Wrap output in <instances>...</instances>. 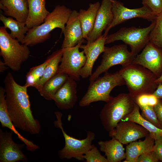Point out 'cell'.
I'll use <instances>...</instances> for the list:
<instances>
[{
	"label": "cell",
	"instance_id": "1",
	"mask_svg": "<svg viewBox=\"0 0 162 162\" xmlns=\"http://www.w3.org/2000/svg\"><path fill=\"white\" fill-rule=\"evenodd\" d=\"M4 82L8 110L14 126L31 134H39L41 126L33 115L28 87L17 83L10 73L6 76Z\"/></svg>",
	"mask_w": 162,
	"mask_h": 162
},
{
	"label": "cell",
	"instance_id": "2",
	"mask_svg": "<svg viewBox=\"0 0 162 162\" xmlns=\"http://www.w3.org/2000/svg\"><path fill=\"white\" fill-rule=\"evenodd\" d=\"M72 11L63 5L56 6L43 23L29 29L21 44L32 46L43 43L50 38L51 32L56 28L61 29L63 33Z\"/></svg>",
	"mask_w": 162,
	"mask_h": 162
},
{
	"label": "cell",
	"instance_id": "3",
	"mask_svg": "<svg viewBox=\"0 0 162 162\" xmlns=\"http://www.w3.org/2000/svg\"><path fill=\"white\" fill-rule=\"evenodd\" d=\"M118 72L133 98L142 94H153L158 86L155 82L157 77L140 65L131 63L122 67Z\"/></svg>",
	"mask_w": 162,
	"mask_h": 162
},
{
	"label": "cell",
	"instance_id": "4",
	"mask_svg": "<svg viewBox=\"0 0 162 162\" xmlns=\"http://www.w3.org/2000/svg\"><path fill=\"white\" fill-rule=\"evenodd\" d=\"M124 85L125 81L118 71L113 73L106 72L103 76L90 82L87 92L79 102V106H87L100 101L107 103L112 97L110 95L112 89Z\"/></svg>",
	"mask_w": 162,
	"mask_h": 162
},
{
	"label": "cell",
	"instance_id": "5",
	"mask_svg": "<svg viewBox=\"0 0 162 162\" xmlns=\"http://www.w3.org/2000/svg\"><path fill=\"white\" fill-rule=\"evenodd\" d=\"M135 104L133 97L129 93L112 97L100 112V119L105 130L109 132L113 130L123 118L133 111Z\"/></svg>",
	"mask_w": 162,
	"mask_h": 162
},
{
	"label": "cell",
	"instance_id": "6",
	"mask_svg": "<svg viewBox=\"0 0 162 162\" xmlns=\"http://www.w3.org/2000/svg\"><path fill=\"white\" fill-rule=\"evenodd\" d=\"M11 37L4 26L0 27V55L6 65L14 71H19L22 63L28 58V46Z\"/></svg>",
	"mask_w": 162,
	"mask_h": 162
},
{
	"label": "cell",
	"instance_id": "7",
	"mask_svg": "<svg viewBox=\"0 0 162 162\" xmlns=\"http://www.w3.org/2000/svg\"><path fill=\"white\" fill-rule=\"evenodd\" d=\"M55 114L56 119L54 122V125L61 130L65 142L64 147L58 151L59 158L62 159H69L74 158L79 160H83V155L92 146V142L95 138V134L91 131H88L86 137L82 140L77 139L70 136L66 133L63 128L62 113L59 111H56Z\"/></svg>",
	"mask_w": 162,
	"mask_h": 162
},
{
	"label": "cell",
	"instance_id": "8",
	"mask_svg": "<svg viewBox=\"0 0 162 162\" xmlns=\"http://www.w3.org/2000/svg\"><path fill=\"white\" fill-rule=\"evenodd\" d=\"M155 24V21L145 28H122L116 32L106 36L105 44L117 40H122L128 45L130 51L136 55L149 41V35Z\"/></svg>",
	"mask_w": 162,
	"mask_h": 162
},
{
	"label": "cell",
	"instance_id": "9",
	"mask_svg": "<svg viewBox=\"0 0 162 162\" xmlns=\"http://www.w3.org/2000/svg\"><path fill=\"white\" fill-rule=\"evenodd\" d=\"M136 56L128 50L126 44L105 46L101 63L90 76V82L94 80L114 65H121L122 67L131 64Z\"/></svg>",
	"mask_w": 162,
	"mask_h": 162
},
{
	"label": "cell",
	"instance_id": "10",
	"mask_svg": "<svg viewBox=\"0 0 162 162\" xmlns=\"http://www.w3.org/2000/svg\"><path fill=\"white\" fill-rule=\"evenodd\" d=\"M82 43L73 47L63 49V54L56 73H64L76 81H79L81 70L86 62L83 50L79 48Z\"/></svg>",
	"mask_w": 162,
	"mask_h": 162
},
{
	"label": "cell",
	"instance_id": "11",
	"mask_svg": "<svg viewBox=\"0 0 162 162\" xmlns=\"http://www.w3.org/2000/svg\"><path fill=\"white\" fill-rule=\"evenodd\" d=\"M112 10L113 19L110 25L105 30L104 35L106 37L111 28L128 20L139 18L152 22L155 21L157 17L146 6L143 5L137 8L130 9L125 7L122 3L116 0H112Z\"/></svg>",
	"mask_w": 162,
	"mask_h": 162
},
{
	"label": "cell",
	"instance_id": "12",
	"mask_svg": "<svg viewBox=\"0 0 162 162\" xmlns=\"http://www.w3.org/2000/svg\"><path fill=\"white\" fill-rule=\"evenodd\" d=\"M132 63L146 68L158 78L162 74V49L149 41Z\"/></svg>",
	"mask_w": 162,
	"mask_h": 162
},
{
	"label": "cell",
	"instance_id": "13",
	"mask_svg": "<svg viewBox=\"0 0 162 162\" xmlns=\"http://www.w3.org/2000/svg\"><path fill=\"white\" fill-rule=\"evenodd\" d=\"M13 133L0 129V162H27L22 150L25 145L15 143L12 138Z\"/></svg>",
	"mask_w": 162,
	"mask_h": 162
},
{
	"label": "cell",
	"instance_id": "14",
	"mask_svg": "<svg viewBox=\"0 0 162 162\" xmlns=\"http://www.w3.org/2000/svg\"><path fill=\"white\" fill-rule=\"evenodd\" d=\"M109 134L110 137L116 138L122 144H126L145 138L149 133L144 127L134 122L121 120L113 130L109 132Z\"/></svg>",
	"mask_w": 162,
	"mask_h": 162
},
{
	"label": "cell",
	"instance_id": "15",
	"mask_svg": "<svg viewBox=\"0 0 162 162\" xmlns=\"http://www.w3.org/2000/svg\"><path fill=\"white\" fill-rule=\"evenodd\" d=\"M112 3V0H102L94 27L86 39L87 43L94 42L101 36L103 31L111 23L113 19Z\"/></svg>",
	"mask_w": 162,
	"mask_h": 162
},
{
	"label": "cell",
	"instance_id": "16",
	"mask_svg": "<svg viewBox=\"0 0 162 162\" xmlns=\"http://www.w3.org/2000/svg\"><path fill=\"white\" fill-rule=\"evenodd\" d=\"M106 38L103 34L94 42L80 46V48L83 49L86 57L85 64L80 73V76L82 78H86L92 75L95 62L105 50Z\"/></svg>",
	"mask_w": 162,
	"mask_h": 162
},
{
	"label": "cell",
	"instance_id": "17",
	"mask_svg": "<svg viewBox=\"0 0 162 162\" xmlns=\"http://www.w3.org/2000/svg\"><path fill=\"white\" fill-rule=\"evenodd\" d=\"M63 33L64 37L61 48L73 47L84 41L78 12L77 10L72 11Z\"/></svg>",
	"mask_w": 162,
	"mask_h": 162
},
{
	"label": "cell",
	"instance_id": "18",
	"mask_svg": "<svg viewBox=\"0 0 162 162\" xmlns=\"http://www.w3.org/2000/svg\"><path fill=\"white\" fill-rule=\"evenodd\" d=\"M77 86L76 81L68 76L53 98L59 109L68 110L74 106L77 100Z\"/></svg>",
	"mask_w": 162,
	"mask_h": 162
},
{
	"label": "cell",
	"instance_id": "19",
	"mask_svg": "<svg viewBox=\"0 0 162 162\" xmlns=\"http://www.w3.org/2000/svg\"><path fill=\"white\" fill-rule=\"evenodd\" d=\"M0 122L2 128H7L17 136L18 139L26 146L27 150L34 152L39 147L32 142L22 136L16 130L10 117L5 100V91L4 88L0 87Z\"/></svg>",
	"mask_w": 162,
	"mask_h": 162
},
{
	"label": "cell",
	"instance_id": "20",
	"mask_svg": "<svg viewBox=\"0 0 162 162\" xmlns=\"http://www.w3.org/2000/svg\"><path fill=\"white\" fill-rule=\"evenodd\" d=\"M0 8L4 15L14 18L20 22H26L28 14L27 0H1Z\"/></svg>",
	"mask_w": 162,
	"mask_h": 162
},
{
	"label": "cell",
	"instance_id": "21",
	"mask_svg": "<svg viewBox=\"0 0 162 162\" xmlns=\"http://www.w3.org/2000/svg\"><path fill=\"white\" fill-rule=\"evenodd\" d=\"M28 14L25 23L29 29L43 23L50 13L45 7L46 0H27Z\"/></svg>",
	"mask_w": 162,
	"mask_h": 162
},
{
	"label": "cell",
	"instance_id": "22",
	"mask_svg": "<svg viewBox=\"0 0 162 162\" xmlns=\"http://www.w3.org/2000/svg\"><path fill=\"white\" fill-rule=\"evenodd\" d=\"M154 139L150 134L143 141L130 142L126 148V158L124 162H136L142 154L153 150Z\"/></svg>",
	"mask_w": 162,
	"mask_h": 162
},
{
	"label": "cell",
	"instance_id": "23",
	"mask_svg": "<svg viewBox=\"0 0 162 162\" xmlns=\"http://www.w3.org/2000/svg\"><path fill=\"white\" fill-rule=\"evenodd\" d=\"M100 150L105 153L108 162H119L126 158L122 144L116 138L98 142Z\"/></svg>",
	"mask_w": 162,
	"mask_h": 162
},
{
	"label": "cell",
	"instance_id": "24",
	"mask_svg": "<svg viewBox=\"0 0 162 162\" xmlns=\"http://www.w3.org/2000/svg\"><path fill=\"white\" fill-rule=\"evenodd\" d=\"M100 4L98 2L89 4L87 10L80 9L78 16L82 27L83 37L86 39L94 27L97 13Z\"/></svg>",
	"mask_w": 162,
	"mask_h": 162
},
{
	"label": "cell",
	"instance_id": "25",
	"mask_svg": "<svg viewBox=\"0 0 162 162\" xmlns=\"http://www.w3.org/2000/svg\"><path fill=\"white\" fill-rule=\"evenodd\" d=\"M68 77L64 73H56L46 82L38 92L46 100H53L54 97Z\"/></svg>",
	"mask_w": 162,
	"mask_h": 162
},
{
	"label": "cell",
	"instance_id": "26",
	"mask_svg": "<svg viewBox=\"0 0 162 162\" xmlns=\"http://www.w3.org/2000/svg\"><path fill=\"white\" fill-rule=\"evenodd\" d=\"M63 51V49L61 48L53 52L49 56L50 60L45 67L42 76L34 86L38 91L46 82L57 73Z\"/></svg>",
	"mask_w": 162,
	"mask_h": 162
},
{
	"label": "cell",
	"instance_id": "27",
	"mask_svg": "<svg viewBox=\"0 0 162 162\" xmlns=\"http://www.w3.org/2000/svg\"><path fill=\"white\" fill-rule=\"evenodd\" d=\"M140 108L135 103L133 111L122 120L134 122L141 125L148 130L154 140L162 136V129L159 128L145 119L140 112Z\"/></svg>",
	"mask_w": 162,
	"mask_h": 162
},
{
	"label": "cell",
	"instance_id": "28",
	"mask_svg": "<svg viewBox=\"0 0 162 162\" xmlns=\"http://www.w3.org/2000/svg\"><path fill=\"white\" fill-rule=\"evenodd\" d=\"M0 20L5 28L10 29L11 32L10 35L11 37L14 39L16 38L21 43L29 30L25 22L15 20L12 17H7L2 14H0Z\"/></svg>",
	"mask_w": 162,
	"mask_h": 162
},
{
	"label": "cell",
	"instance_id": "29",
	"mask_svg": "<svg viewBox=\"0 0 162 162\" xmlns=\"http://www.w3.org/2000/svg\"><path fill=\"white\" fill-rule=\"evenodd\" d=\"M50 60L49 56L42 64L30 68L26 75L25 85L27 87H34L42 76L45 67Z\"/></svg>",
	"mask_w": 162,
	"mask_h": 162
},
{
	"label": "cell",
	"instance_id": "30",
	"mask_svg": "<svg viewBox=\"0 0 162 162\" xmlns=\"http://www.w3.org/2000/svg\"><path fill=\"white\" fill-rule=\"evenodd\" d=\"M149 39L150 42L162 49V12L157 16Z\"/></svg>",
	"mask_w": 162,
	"mask_h": 162
},
{
	"label": "cell",
	"instance_id": "31",
	"mask_svg": "<svg viewBox=\"0 0 162 162\" xmlns=\"http://www.w3.org/2000/svg\"><path fill=\"white\" fill-rule=\"evenodd\" d=\"M139 106L141 111V115L143 118L157 128L162 129V126L158 120L154 106Z\"/></svg>",
	"mask_w": 162,
	"mask_h": 162
},
{
	"label": "cell",
	"instance_id": "32",
	"mask_svg": "<svg viewBox=\"0 0 162 162\" xmlns=\"http://www.w3.org/2000/svg\"><path fill=\"white\" fill-rule=\"evenodd\" d=\"M135 103L139 106H154L158 102L159 99L153 94H144L134 98Z\"/></svg>",
	"mask_w": 162,
	"mask_h": 162
},
{
	"label": "cell",
	"instance_id": "33",
	"mask_svg": "<svg viewBox=\"0 0 162 162\" xmlns=\"http://www.w3.org/2000/svg\"><path fill=\"white\" fill-rule=\"evenodd\" d=\"M83 157L86 162H108L106 158L101 154L97 147L93 144Z\"/></svg>",
	"mask_w": 162,
	"mask_h": 162
},
{
	"label": "cell",
	"instance_id": "34",
	"mask_svg": "<svg viewBox=\"0 0 162 162\" xmlns=\"http://www.w3.org/2000/svg\"><path fill=\"white\" fill-rule=\"evenodd\" d=\"M142 3L157 16L162 12V0H142Z\"/></svg>",
	"mask_w": 162,
	"mask_h": 162
},
{
	"label": "cell",
	"instance_id": "35",
	"mask_svg": "<svg viewBox=\"0 0 162 162\" xmlns=\"http://www.w3.org/2000/svg\"><path fill=\"white\" fill-rule=\"evenodd\" d=\"M159 160L156 154L152 150L141 155L136 162H157Z\"/></svg>",
	"mask_w": 162,
	"mask_h": 162
},
{
	"label": "cell",
	"instance_id": "36",
	"mask_svg": "<svg viewBox=\"0 0 162 162\" xmlns=\"http://www.w3.org/2000/svg\"><path fill=\"white\" fill-rule=\"evenodd\" d=\"M153 150L162 162V136L155 140Z\"/></svg>",
	"mask_w": 162,
	"mask_h": 162
},
{
	"label": "cell",
	"instance_id": "37",
	"mask_svg": "<svg viewBox=\"0 0 162 162\" xmlns=\"http://www.w3.org/2000/svg\"><path fill=\"white\" fill-rule=\"evenodd\" d=\"M154 108L158 120L162 126V102L160 99Z\"/></svg>",
	"mask_w": 162,
	"mask_h": 162
},
{
	"label": "cell",
	"instance_id": "38",
	"mask_svg": "<svg viewBox=\"0 0 162 162\" xmlns=\"http://www.w3.org/2000/svg\"><path fill=\"white\" fill-rule=\"evenodd\" d=\"M153 94L155 95L159 99H162V83H158V86Z\"/></svg>",
	"mask_w": 162,
	"mask_h": 162
},
{
	"label": "cell",
	"instance_id": "39",
	"mask_svg": "<svg viewBox=\"0 0 162 162\" xmlns=\"http://www.w3.org/2000/svg\"><path fill=\"white\" fill-rule=\"evenodd\" d=\"M8 68L4 62L1 60H0V72L2 73L4 72Z\"/></svg>",
	"mask_w": 162,
	"mask_h": 162
},
{
	"label": "cell",
	"instance_id": "40",
	"mask_svg": "<svg viewBox=\"0 0 162 162\" xmlns=\"http://www.w3.org/2000/svg\"><path fill=\"white\" fill-rule=\"evenodd\" d=\"M155 82L157 83H162V74L159 77L157 78L155 80Z\"/></svg>",
	"mask_w": 162,
	"mask_h": 162
},
{
	"label": "cell",
	"instance_id": "41",
	"mask_svg": "<svg viewBox=\"0 0 162 162\" xmlns=\"http://www.w3.org/2000/svg\"><path fill=\"white\" fill-rule=\"evenodd\" d=\"M160 100L161 101H162V99H160Z\"/></svg>",
	"mask_w": 162,
	"mask_h": 162
}]
</instances>
